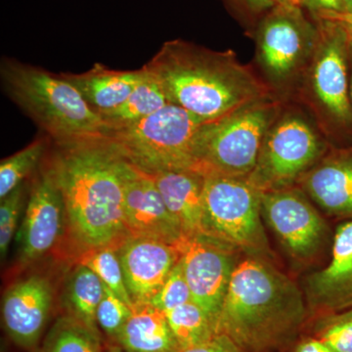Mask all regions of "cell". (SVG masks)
Returning a JSON list of instances; mask_svg holds the SVG:
<instances>
[{
  "label": "cell",
  "instance_id": "cell-9",
  "mask_svg": "<svg viewBox=\"0 0 352 352\" xmlns=\"http://www.w3.org/2000/svg\"><path fill=\"white\" fill-rule=\"evenodd\" d=\"M263 217L287 256L300 267L320 261L330 243L325 220L298 187L261 193Z\"/></svg>",
  "mask_w": 352,
  "mask_h": 352
},
{
  "label": "cell",
  "instance_id": "cell-25",
  "mask_svg": "<svg viewBox=\"0 0 352 352\" xmlns=\"http://www.w3.org/2000/svg\"><path fill=\"white\" fill-rule=\"evenodd\" d=\"M182 351L198 346L219 333V324L193 300L164 312Z\"/></svg>",
  "mask_w": 352,
  "mask_h": 352
},
{
  "label": "cell",
  "instance_id": "cell-10",
  "mask_svg": "<svg viewBox=\"0 0 352 352\" xmlns=\"http://www.w3.org/2000/svg\"><path fill=\"white\" fill-rule=\"evenodd\" d=\"M256 38L264 73L275 85H285L307 69L318 27L305 18L300 6L277 3L259 25Z\"/></svg>",
  "mask_w": 352,
  "mask_h": 352
},
{
  "label": "cell",
  "instance_id": "cell-24",
  "mask_svg": "<svg viewBox=\"0 0 352 352\" xmlns=\"http://www.w3.org/2000/svg\"><path fill=\"white\" fill-rule=\"evenodd\" d=\"M38 352L105 351L99 331L88 327L73 315L67 314L55 320Z\"/></svg>",
  "mask_w": 352,
  "mask_h": 352
},
{
  "label": "cell",
  "instance_id": "cell-8",
  "mask_svg": "<svg viewBox=\"0 0 352 352\" xmlns=\"http://www.w3.org/2000/svg\"><path fill=\"white\" fill-rule=\"evenodd\" d=\"M325 153L320 135L305 118L285 113L266 133L248 179L261 193L295 186Z\"/></svg>",
  "mask_w": 352,
  "mask_h": 352
},
{
  "label": "cell",
  "instance_id": "cell-14",
  "mask_svg": "<svg viewBox=\"0 0 352 352\" xmlns=\"http://www.w3.org/2000/svg\"><path fill=\"white\" fill-rule=\"evenodd\" d=\"M65 219L63 196L48 168L32 189L17 233L20 263H34L48 254L59 241Z\"/></svg>",
  "mask_w": 352,
  "mask_h": 352
},
{
  "label": "cell",
  "instance_id": "cell-33",
  "mask_svg": "<svg viewBox=\"0 0 352 352\" xmlns=\"http://www.w3.org/2000/svg\"><path fill=\"white\" fill-rule=\"evenodd\" d=\"M283 352H332L320 340L315 339L312 336L302 333Z\"/></svg>",
  "mask_w": 352,
  "mask_h": 352
},
{
  "label": "cell",
  "instance_id": "cell-31",
  "mask_svg": "<svg viewBox=\"0 0 352 352\" xmlns=\"http://www.w3.org/2000/svg\"><path fill=\"white\" fill-rule=\"evenodd\" d=\"M191 300V291L184 276L182 263L178 261L171 270L170 276L150 305L162 311L166 312Z\"/></svg>",
  "mask_w": 352,
  "mask_h": 352
},
{
  "label": "cell",
  "instance_id": "cell-39",
  "mask_svg": "<svg viewBox=\"0 0 352 352\" xmlns=\"http://www.w3.org/2000/svg\"><path fill=\"white\" fill-rule=\"evenodd\" d=\"M105 352H126L124 351V349H122L119 346V344H111V346H109L108 349H106Z\"/></svg>",
  "mask_w": 352,
  "mask_h": 352
},
{
  "label": "cell",
  "instance_id": "cell-29",
  "mask_svg": "<svg viewBox=\"0 0 352 352\" xmlns=\"http://www.w3.org/2000/svg\"><path fill=\"white\" fill-rule=\"evenodd\" d=\"M134 305H129L104 285V296L96 311L99 330L115 342L131 318Z\"/></svg>",
  "mask_w": 352,
  "mask_h": 352
},
{
  "label": "cell",
  "instance_id": "cell-7",
  "mask_svg": "<svg viewBox=\"0 0 352 352\" xmlns=\"http://www.w3.org/2000/svg\"><path fill=\"white\" fill-rule=\"evenodd\" d=\"M263 217L261 192L248 177L205 176L203 235L230 245L244 256L275 263Z\"/></svg>",
  "mask_w": 352,
  "mask_h": 352
},
{
  "label": "cell",
  "instance_id": "cell-19",
  "mask_svg": "<svg viewBox=\"0 0 352 352\" xmlns=\"http://www.w3.org/2000/svg\"><path fill=\"white\" fill-rule=\"evenodd\" d=\"M154 176L164 204L183 235H203L205 176L190 170H168Z\"/></svg>",
  "mask_w": 352,
  "mask_h": 352
},
{
  "label": "cell",
  "instance_id": "cell-18",
  "mask_svg": "<svg viewBox=\"0 0 352 352\" xmlns=\"http://www.w3.org/2000/svg\"><path fill=\"white\" fill-rule=\"evenodd\" d=\"M296 185L328 214L352 217V151L325 153Z\"/></svg>",
  "mask_w": 352,
  "mask_h": 352
},
{
  "label": "cell",
  "instance_id": "cell-12",
  "mask_svg": "<svg viewBox=\"0 0 352 352\" xmlns=\"http://www.w3.org/2000/svg\"><path fill=\"white\" fill-rule=\"evenodd\" d=\"M176 247L192 300L219 324L234 270L244 256L230 245L206 235L184 237Z\"/></svg>",
  "mask_w": 352,
  "mask_h": 352
},
{
  "label": "cell",
  "instance_id": "cell-4",
  "mask_svg": "<svg viewBox=\"0 0 352 352\" xmlns=\"http://www.w3.org/2000/svg\"><path fill=\"white\" fill-rule=\"evenodd\" d=\"M4 91L57 144L104 138L107 126L63 74L4 59L0 67Z\"/></svg>",
  "mask_w": 352,
  "mask_h": 352
},
{
  "label": "cell",
  "instance_id": "cell-16",
  "mask_svg": "<svg viewBox=\"0 0 352 352\" xmlns=\"http://www.w3.org/2000/svg\"><path fill=\"white\" fill-rule=\"evenodd\" d=\"M124 214L127 232L177 245L185 237L168 212L154 176L127 162L124 173Z\"/></svg>",
  "mask_w": 352,
  "mask_h": 352
},
{
  "label": "cell",
  "instance_id": "cell-2",
  "mask_svg": "<svg viewBox=\"0 0 352 352\" xmlns=\"http://www.w3.org/2000/svg\"><path fill=\"white\" fill-rule=\"evenodd\" d=\"M308 319L302 287L274 263L241 258L220 311L219 333L247 352H283L302 335Z\"/></svg>",
  "mask_w": 352,
  "mask_h": 352
},
{
  "label": "cell",
  "instance_id": "cell-23",
  "mask_svg": "<svg viewBox=\"0 0 352 352\" xmlns=\"http://www.w3.org/2000/svg\"><path fill=\"white\" fill-rule=\"evenodd\" d=\"M103 296L104 283L100 278L87 266L78 263L67 283L65 300L68 314L100 332L96 323V311Z\"/></svg>",
  "mask_w": 352,
  "mask_h": 352
},
{
  "label": "cell",
  "instance_id": "cell-5",
  "mask_svg": "<svg viewBox=\"0 0 352 352\" xmlns=\"http://www.w3.org/2000/svg\"><path fill=\"white\" fill-rule=\"evenodd\" d=\"M208 122L170 103L129 126L109 129L104 138L129 163L149 175L196 171L198 139Z\"/></svg>",
  "mask_w": 352,
  "mask_h": 352
},
{
  "label": "cell",
  "instance_id": "cell-13",
  "mask_svg": "<svg viewBox=\"0 0 352 352\" xmlns=\"http://www.w3.org/2000/svg\"><path fill=\"white\" fill-rule=\"evenodd\" d=\"M54 303V289L47 278L34 274L18 280L4 293L2 326L20 349L38 352Z\"/></svg>",
  "mask_w": 352,
  "mask_h": 352
},
{
  "label": "cell",
  "instance_id": "cell-6",
  "mask_svg": "<svg viewBox=\"0 0 352 352\" xmlns=\"http://www.w3.org/2000/svg\"><path fill=\"white\" fill-rule=\"evenodd\" d=\"M279 115V103L270 96L208 122L197 145V173L249 177L264 138Z\"/></svg>",
  "mask_w": 352,
  "mask_h": 352
},
{
  "label": "cell",
  "instance_id": "cell-26",
  "mask_svg": "<svg viewBox=\"0 0 352 352\" xmlns=\"http://www.w3.org/2000/svg\"><path fill=\"white\" fill-rule=\"evenodd\" d=\"M118 248L119 245H106L82 252L78 263L94 271L104 285L124 302L134 305L127 291Z\"/></svg>",
  "mask_w": 352,
  "mask_h": 352
},
{
  "label": "cell",
  "instance_id": "cell-3",
  "mask_svg": "<svg viewBox=\"0 0 352 352\" xmlns=\"http://www.w3.org/2000/svg\"><path fill=\"white\" fill-rule=\"evenodd\" d=\"M144 67L168 103L206 120L270 97V87L231 50H210L173 39L164 43Z\"/></svg>",
  "mask_w": 352,
  "mask_h": 352
},
{
  "label": "cell",
  "instance_id": "cell-11",
  "mask_svg": "<svg viewBox=\"0 0 352 352\" xmlns=\"http://www.w3.org/2000/svg\"><path fill=\"white\" fill-rule=\"evenodd\" d=\"M318 20V39L307 69L310 97L319 113L346 124L352 117L346 64L349 34L337 23Z\"/></svg>",
  "mask_w": 352,
  "mask_h": 352
},
{
  "label": "cell",
  "instance_id": "cell-34",
  "mask_svg": "<svg viewBox=\"0 0 352 352\" xmlns=\"http://www.w3.org/2000/svg\"><path fill=\"white\" fill-rule=\"evenodd\" d=\"M315 16L317 19L332 21L342 25L349 34V38L352 41V12L329 11V12H322Z\"/></svg>",
  "mask_w": 352,
  "mask_h": 352
},
{
  "label": "cell",
  "instance_id": "cell-1",
  "mask_svg": "<svg viewBox=\"0 0 352 352\" xmlns=\"http://www.w3.org/2000/svg\"><path fill=\"white\" fill-rule=\"evenodd\" d=\"M50 166L63 196L69 233L83 252L129 237L124 214L127 161L104 138L58 144Z\"/></svg>",
  "mask_w": 352,
  "mask_h": 352
},
{
  "label": "cell",
  "instance_id": "cell-21",
  "mask_svg": "<svg viewBox=\"0 0 352 352\" xmlns=\"http://www.w3.org/2000/svg\"><path fill=\"white\" fill-rule=\"evenodd\" d=\"M126 352H182L166 315L150 303L134 305L133 312L115 340Z\"/></svg>",
  "mask_w": 352,
  "mask_h": 352
},
{
  "label": "cell",
  "instance_id": "cell-35",
  "mask_svg": "<svg viewBox=\"0 0 352 352\" xmlns=\"http://www.w3.org/2000/svg\"><path fill=\"white\" fill-rule=\"evenodd\" d=\"M302 6L314 15L329 11H340V0H302Z\"/></svg>",
  "mask_w": 352,
  "mask_h": 352
},
{
  "label": "cell",
  "instance_id": "cell-36",
  "mask_svg": "<svg viewBox=\"0 0 352 352\" xmlns=\"http://www.w3.org/2000/svg\"><path fill=\"white\" fill-rule=\"evenodd\" d=\"M243 1L254 11L267 10L277 4V0H243Z\"/></svg>",
  "mask_w": 352,
  "mask_h": 352
},
{
  "label": "cell",
  "instance_id": "cell-27",
  "mask_svg": "<svg viewBox=\"0 0 352 352\" xmlns=\"http://www.w3.org/2000/svg\"><path fill=\"white\" fill-rule=\"evenodd\" d=\"M332 352H352V309L309 319L303 332Z\"/></svg>",
  "mask_w": 352,
  "mask_h": 352
},
{
  "label": "cell",
  "instance_id": "cell-17",
  "mask_svg": "<svg viewBox=\"0 0 352 352\" xmlns=\"http://www.w3.org/2000/svg\"><path fill=\"white\" fill-rule=\"evenodd\" d=\"M118 252L133 305L151 302L180 258L175 245L133 236L122 241Z\"/></svg>",
  "mask_w": 352,
  "mask_h": 352
},
{
  "label": "cell",
  "instance_id": "cell-20",
  "mask_svg": "<svg viewBox=\"0 0 352 352\" xmlns=\"http://www.w3.org/2000/svg\"><path fill=\"white\" fill-rule=\"evenodd\" d=\"M92 110L107 115L120 107L143 76V69L118 71L96 63L82 74H63Z\"/></svg>",
  "mask_w": 352,
  "mask_h": 352
},
{
  "label": "cell",
  "instance_id": "cell-22",
  "mask_svg": "<svg viewBox=\"0 0 352 352\" xmlns=\"http://www.w3.org/2000/svg\"><path fill=\"white\" fill-rule=\"evenodd\" d=\"M142 69V78L126 102L117 110L102 116V119L107 126V131L109 129H117L138 122L170 104L156 78L144 66Z\"/></svg>",
  "mask_w": 352,
  "mask_h": 352
},
{
  "label": "cell",
  "instance_id": "cell-15",
  "mask_svg": "<svg viewBox=\"0 0 352 352\" xmlns=\"http://www.w3.org/2000/svg\"><path fill=\"white\" fill-rule=\"evenodd\" d=\"M302 289L309 319L352 309V220L338 227L327 265L305 276Z\"/></svg>",
  "mask_w": 352,
  "mask_h": 352
},
{
  "label": "cell",
  "instance_id": "cell-32",
  "mask_svg": "<svg viewBox=\"0 0 352 352\" xmlns=\"http://www.w3.org/2000/svg\"><path fill=\"white\" fill-rule=\"evenodd\" d=\"M182 352H247L238 346L224 333H217L212 339Z\"/></svg>",
  "mask_w": 352,
  "mask_h": 352
},
{
  "label": "cell",
  "instance_id": "cell-30",
  "mask_svg": "<svg viewBox=\"0 0 352 352\" xmlns=\"http://www.w3.org/2000/svg\"><path fill=\"white\" fill-rule=\"evenodd\" d=\"M24 184L1 199L0 204V256L6 258L9 247L17 232L18 223L24 207Z\"/></svg>",
  "mask_w": 352,
  "mask_h": 352
},
{
  "label": "cell",
  "instance_id": "cell-37",
  "mask_svg": "<svg viewBox=\"0 0 352 352\" xmlns=\"http://www.w3.org/2000/svg\"><path fill=\"white\" fill-rule=\"evenodd\" d=\"M340 11L352 12V0H340Z\"/></svg>",
  "mask_w": 352,
  "mask_h": 352
},
{
  "label": "cell",
  "instance_id": "cell-38",
  "mask_svg": "<svg viewBox=\"0 0 352 352\" xmlns=\"http://www.w3.org/2000/svg\"><path fill=\"white\" fill-rule=\"evenodd\" d=\"M277 3L289 4V6H302V0H277Z\"/></svg>",
  "mask_w": 352,
  "mask_h": 352
},
{
  "label": "cell",
  "instance_id": "cell-28",
  "mask_svg": "<svg viewBox=\"0 0 352 352\" xmlns=\"http://www.w3.org/2000/svg\"><path fill=\"white\" fill-rule=\"evenodd\" d=\"M46 151V141L36 139L24 149L2 160L0 163V199L17 189L24 182Z\"/></svg>",
  "mask_w": 352,
  "mask_h": 352
},
{
  "label": "cell",
  "instance_id": "cell-40",
  "mask_svg": "<svg viewBox=\"0 0 352 352\" xmlns=\"http://www.w3.org/2000/svg\"><path fill=\"white\" fill-rule=\"evenodd\" d=\"M349 51L352 53V41L349 38ZM351 101L352 103V78H351Z\"/></svg>",
  "mask_w": 352,
  "mask_h": 352
}]
</instances>
